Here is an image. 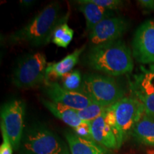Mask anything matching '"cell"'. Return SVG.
I'll use <instances>...</instances> for the list:
<instances>
[{
	"label": "cell",
	"mask_w": 154,
	"mask_h": 154,
	"mask_svg": "<svg viewBox=\"0 0 154 154\" xmlns=\"http://www.w3.org/2000/svg\"><path fill=\"white\" fill-rule=\"evenodd\" d=\"M59 2H52L45 7L24 27L10 34L9 43H26L39 47L51 42L55 29L65 20L69 14L61 16Z\"/></svg>",
	"instance_id": "cell-2"
},
{
	"label": "cell",
	"mask_w": 154,
	"mask_h": 154,
	"mask_svg": "<svg viewBox=\"0 0 154 154\" xmlns=\"http://www.w3.org/2000/svg\"><path fill=\"white\" fill-rule=\"evenodd\" d=\"M92 101L109 107L125 97L124 88L113 77L101 74H86L79 91Z\"/></svg>",
	"instance_id": "cell-4"
},
{
	"label": "cell",
	"mask_w": 154,
	"mask_h": 154,
	"mask_svg": "<svg viewBox=\"0 0 154 154\" xmlns=\"http://www.w3.org/2000/svg\"><path fill=\"white\" fill-rule=\"evenodd\" d=\"M142 73L135 76V82L131 85L133 91L144 94L154 93V64L148 68L140 66Z\"/></svg>",
	"instance_id": "cell-17"
},
{
	"label": "cell",
	"mask_w": 154,
	"mask_h": 154,
	"mask_svg": "<svg viewBox=\"0 0 154 154\" xmlns=\"http://www.w3.org/2000/svg\"><path fill=\"white\" fill-rule=\"evenodd\" d=\"M138 5L147 11H154V0H138Z\"/></svg>",
	"instance_id": "cell-25"
},
{
	"label": "cell",
	"mask_w": 154,
	"mask_h": 154,
	"mask_svg": "<svg viewBox=\"0 0 154 154\" xmlns=\"http://www.w3.org/2000/svg\"><path fill=\"white\" fill-rule=\"evenodd\" d=\"M45 86L46 94L50 101L72 108L74 110H82L93 102L85 94L65 89L54 81L46 82Z\"/></svg>",
	"instance_id": "cell-10"
},
{
	"label": "cell",
	"mask_w": 154,
	"mask_h": 154,
	"mask_svg": "<svg viewBox=\"0 0 154 154\" xmlns=\"http://www.w3.org/2000/svg\"><path fill=\"white\" fill-rule=\"evenodd\" d=\"M106 109L107 107L92 102L91 104L84 109L77 111V113L83 121L91 122L103 114L106 111Z\"/></svg>",
	"instance_id": "cell-19"
},
{
	"label": "cell",
	"mask_w": 154,
	"mask_h": 154,
	"mask_svg": "<svg viewBox=\"0 0 154 154\" xmlns=\"http://www.w3.org/2000/svg\"><path fill=\"white\" fill-rule=\"evenodd\" d=\"M90 2L106 9L108 10H118L124 5V2L121 0H88Z\"/></svg>",
	"instance_id": "cell-22"
},
{
	"label": "cell",
	"mask_w": 154,
	"mask_h": 154,
	"mask_svg": "<svg viewBox=\"0 0 154 154\" xmlns=\"http://www.w3.org/2000/svg\"><path fill=\"white\" fill-rule=\"evenodd\" d=\"M129 25V21L123 17L103 19L89 32L88 38L93 46L121 39Z\"/></svg>",
	"instance_id": "cell-9"
},
{
	"label": "cell",
	"mask_w": 154,
	"mask_h": 154,
	"mask_svg": "<svg viewBox=\"0 0 154 154\" xmlns=\"http://www.w3.org/2000/svg\"><path fill=\"white\" fill-rule=\"evenodd\" d=\"M47 58L44 53L35 52L23 57L11 76V82L19 88H33L45 83Z\"/></svg>",
	"instance_id": "cell-5"
},
{
	"label": "cell",
	"mask_w": 154,
	"mask_h": 154,
	"mask_svg": "<svg viewBox=\"0 0 154 154\" xmlns=\"http://www.w3.org/2000/svg\"><path fill=\"white\" fill-rule=\"evenodd\" d=\"M131 134L140 143L154 146V119L144 113L134 126Z\"/></svg>",
	"instance_id": "cell-16"
},
{
	"label": "cell",
	"mask_w": 154,
	"mask_h": 154,
	"mask_svg": "<svg viewBox=\"0 0 154 154\" xmlns=\"http://www.w3.org/2000/svg\"><path fill=\"white\" fill-rule=\"evenodd\" d=\"M40 101L42 104L55 117L62 121L64 124L70 126L74 131L85 122L79 118L77 111L72 108L57 103L44 98H41Z\"/></svg>",
	"instance_id": "cell-15"
},
{
	"label": "cell",
	"mask_w": 154,
	"mask_h": 154,
	"mask_svg": "<svg viewBox=\"0 0 154 154\" xmlns=\"http://www.w3.org/2000/svg\"><path fill=\"white\" fill-rule=\"evenodd\" d=\"M145 113V108L137 98L126 97L107 107L106 120L112 128L119 149L131 134L134 126Z\"/></svg>",
	"instance_id": "cell-3"
},
{
	"label": "cell",
	"mask_w": 154,
	"mask_h": 154,
	"mask_svg": "<svg viewBox=\"0 0 154 154\" xmlns=\"http://www.w3.org/2000/svg\"><path fill=\"white\" fill-rule=\"evenodd\" d=\"M22 146L26 154H71L66 144L43 126L30 128L24 135Z\"/></svg>",
	"instance_id": "cell-6"
},
{
	"label": "cell",
	"mask_w": 154,
	"mask_h": 154,
	"mask_svg": "<svg viewBox=\"0 0 154 154\" xmlns=\"http://www.w3.org/2000/svg\"><path fill=\"white\" fill-rule=\"evenodd\" d=\"M79 5V10L84 14L86 19V30L90 32L96 25L103 19L114 17L113 11L99 7L90 2L88 0H79L76 2Z\"/></svg>",
	"instance_id": "cell-14"
},
{
	"label": "cell",
	"mask_w": 154,
	"mask_h": 154,
	"mask_svg": "<svg viewBox=\"0 0 154 154\" xmlns=\"http://www.w3.org/2000/svg\"><path fill=\"white\" fill-rule=\"evenodd\" d=\"M71 154H110L109 149L97 143L78 136L74 133L65 134Z\"/></svg>",
	"instance_id": "cell-13"
},
{
	"label": "cell",
	"mask_w": 154,
	"mask_h": 154,
	"mask_svg": "<svg viewBox=\"0 0 154 154\" xmlns=\"http://www.w3.org/2000/svg\"><path fill=\"white\" fill-rule=\"evenodd\" d=\"M82 77L79 70H74L62 78V87L72 91H79L82 84Z\"/></svg>",
	"instance_id": "cell-20"
},
{
	"label": "cell",
	"mask_w": 154,
	"mask_h": 154,
	"mask_svg": "<svg viewBox=\"0 0 154 154\" xmlns=\"http://www.w3.org/2000/svg\"><path fill=\"white\" fill-rule=\"evenodd\" d=\"M74 33V30L67 24V20L63 21L55 29L51 42L59 47L66 48L72 41Z\"/></svg>",
	"instance_id": "cell-18"
},
{
	"label": "cell",
	"mask_w": 154,
	"mask_h": 154,
	"mask_svg": "<svg viewBox=\"0 0 154 154\" xmlns=\"http://www.w3.org/2000/svg\"><path fill=\"white\" fill-rule=\"evenodd\" d=\"M24 115L25 104L22 100H11L6 102L1 107V122L15 150L19 148L22 138Z\"/></svg>",
	"instance_id": "cell-7"
},
{
	"label": "cell",
	"mask_w": 154,
	"mask_h": 154,
	"mask_svg": "<svg viewBox=\"0 0 154 154\" xmlns=\"http://www.w3.org/2000/svg\"><path fill=\"white\" fill-rule=\"evenodd\" d=\"M74 133L81 137L86 138L88 140H92L91 136V122H85L74 130Z\"/></svg>",
	"instance_id": "cell-24"
},
{
	"label": "cell",
	"mask_w": 154,
	"mask_h": 154,
	"mask_svg": "<svg viewBox=\"0 0 154 154\" xmlns=\"http://www.w3.org/2000/svg\"><path fill=\"white\" fill-rule=\"evenodd\" d=\"M86 61L90 68L109 76L129 74L134 66L131 49L122 39L92 46Z\"/></svg>",
	"instance_id": "cell-1"
},
{
	"label": "cell",
	"mask_w": 154,
	"mask_h": 154,
	"mask_svg": "<svg viewBox=\"0 0 154 154\" xmlns=\"http://www.w3.org/2000/svg\"><path fill=\"white\" fill-rule=\"evenodd\" d=\"M132 54L143 64H154V19L142 23L135 32L132 40Z\"/></svg>",
	"instance_id": "cell-8"
},
{
	"label": "cell",
	"mask_w": 154,
	"mask_h": 154,
	"mask_svg": "<svg viewBox=\"0 0 154 154\" xmlns=\"http://www.w3.org/2000/svg\"><path fill=\"white\" fill-rule=\"evenodd\" d=\"M0 128H1L2 135V143L0 146V154H12L13 146L11 143L8 135L6 131L5 126L3 124L0 122Z\"/></svg>",
	"instance_id": "cell-23"
},
{
	"label": "cell",
	"mask_w": 154,
	"mask_h": 154,
	"mask_svg": "<svg viewBox=\"0 0 154 154\" xmlns=\"http://www.w3.org/2000/svg\"><path fill=\"white\" fill-rule=\"evenodd\" d=\"M133 92L136 96V98L143 103L146 114L154 119V93L144 94L137 91Z\"/></svg>",
	"instance_id": "cell-21"
},
{
	"label": "cell",
	"mask_w": 154,
	"mask_h": 154,
	"mask_svg": "<svg viewBox=\"0 0 154 154\" xmlns=\"http://www.w3.org/2000/svg\"><path fill=\"white\" fill-rule=\"evenodd\" d=\"M35 2L34 1H31V0H23V1L20 2V5L24 6V7H29V6L32 5Z\"/></svg>",
	"instance_id": "cell-26"
},
{
	"label": "cell",
	"mask_w": 154,
	"mask_h": 154,
	"mask_svg": "<svg viewBox=\"0 0 154 154\" xmlns=\"http://www.w3.org/2000/svg\"><path fill=\"white\" fill-rule=\"evenodd\" d=\"M86 48V45L74 50L66 57L58 62L49 63L46 69L45 83L54 82V79L63 78L65 75L71 72L79 60V57ZM44 83V84H45Z\"/></svg>",
	"instance_id": "cell-11"
},
{
	"label": "cell",
	"mask_w": 154,
	"mask_h": 154,
	"mask_svg": "<svg viewBox=\"0 0 154 154\" xmlns=\"http://www.w3.org/2000/svg\"><path fill=\"white\" fill-rule=\"evenodd\" d=\"M92 139L106 149H118V143L113 131L106 120V112L91 122Z\"/></svg>",
	"instance_id": "cell-12"
}]
</instances>
